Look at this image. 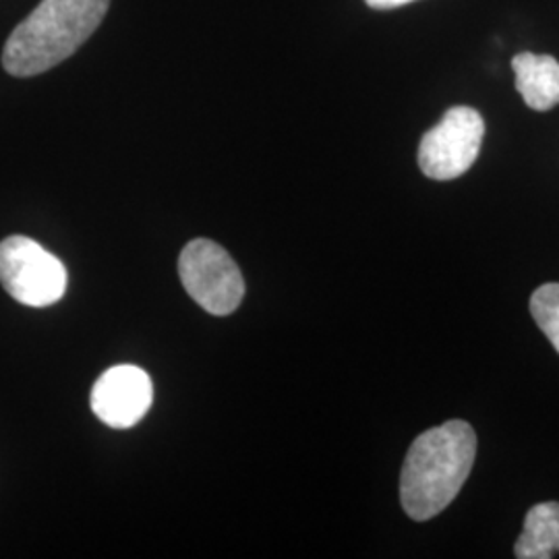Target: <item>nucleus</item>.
<instances>
[{
	"instance_id": "nucleus-3",
	"label": "nucleus",
	"mask_w": 559,
	"mask_h": 559,
	"mask_svg": "<svg viewBox=\"0 0 559 559\" xmlns=\"http://www.w3.org/2000/svg\"><path fill=\"white\" fill-rule=\"evenodd\" d=\"M179 276L187 295L218 318L235 313L245 297L239 265L214 240H191L182 249Z\"/></svg>"
},
{
	"instance_id": "nucleus-9",
	"label": "nucleus",
	"mask_w": 559,
	"mask_h": 559,
	"mask_svg": "<svg viewBox=\"0 0 559 559\" xmlns=\"http://www.w3.org/2000/svg\"><path fill=\"white\" fill-rule=\"evenodd\" d=\"M531 316L537 321L540 332L559 353V284L549 282L539 286L531 297Z\"/></svg>"
},
{
	"instance_id": "nucleus-10",
	"label": "nucleus",
	"mask_w": 559,
	"mask_h": 559,
	"mask_svg": "<svg viewBox=\"0 0 559 559\" xmlns=\"http://www.w3.org/2000/svg\"><path fill=\"white\" fill-rule=\"evenodd\" d=\"M371 9H396L402 4H408V2H415V0H365Z\"/></svg>"
},
{
	"instance_id": "nucleus-6",
	"label": "nucleus",
	"mask_w": 559,
	"mask_h": 559,
	"mask_svg": "<svg viewBox=\"0 0 559 559\" xmlns=\"http://www.w3.org/2000/svg\"><path fill=\"white\" fill-rule=\"evenodd\" d=\"M154 385L150 376L135 365H117L104 371L92 390V411L112 429L138 425L150 411Z\"/></svg>"
},
{
	"instance_id": "nucleus-7",
	"label": "nucleus",
	"mask_w": 559,
	"mask_h": 559,
	"mask_svg": "<svg viewBox=\"0 0 559 559\" xmlns=\"http://www.w3.org/2000/svg\"><path fill=\"white\" fill-rule=\"evenodd\" d=\"M516 90L533 110H551L559 104V62L549 55L520 52L512 59Z\"/></svg>"
},
{
	"instance_id": "nucleus-2",
	"label": "nucleus",
	"mask_w": 559,
	"mask_h": 559,
	"mask_svg": "<svg viewBox=\"0 0 559 559\" xmlns=\"http://www.w3.org/2000/svg\"><path fill=\"white\" fill-rule=\"evenodd\" d=\"M110 0H41L4 44L2 67L34 78L69 59L100 27Z\"/></svg>"
},
{
	"instance_id": "nucleus-5",
	"label": "nucleus",
	"mask_w": 559,
	"mask_h": 559,
	"mask_svg": "<svg viewBox=\"0 0 559 559\" xmlns=\"http://www.w3.org/2000/svg\"><path fill=\"white\" fill-rule=\"evenodd\" d=\"M485 122L475 108L454 106L429 129L419 145V166L427 179L462 177L479 158Z\"/></svg>"
},
{
	"instance_id": "nucleus-4",
	"label": "nucleus",
	"mask_w": 559,
	"mask_h": 559,
	"mask_svg": "<svg viewBox=\"0 0 559 559\" xmlns=\"http://www.w3.org/2000/svg\"><path fill=\"white\" fill-rule=\"evenodd\" d=\"M0 284L21 305L50 307L67 290V270L40 242L13 235L0 242Z\"/></svg>"
},
{
	"instance_id": "nucleus-1",
	"label": "nucleus",
	"mask_w": 559,
	"mask_h": 559,
	"mask_svg": "<svg viewBox=\"0 0 559 559\" xmlns=\"http://www.w3.org/2000/svg\"><path fill=\"white\" fill-rule=\"evenodd\" d=\"M477 459V433L466 420H448L413 441L400 475V501L417 522L441 514L468 479Z\"/></svg>"
},
{
	"instance_id": "nucleus-8",
	"label": "nucleus",
	"mask_w": 559,
	"mask_h": 559,
	"mask_svg": "<svg viewBox=\"0 0 559 559\" xmlns=\"http://www.w3.org/2000/svg\"><path fill=\"white\" fill-rule=\"evenodd\" d=\"M559 554V501H543L526 512L514 545L519 559H549Z\"/></svg>"
}]
</instances>
